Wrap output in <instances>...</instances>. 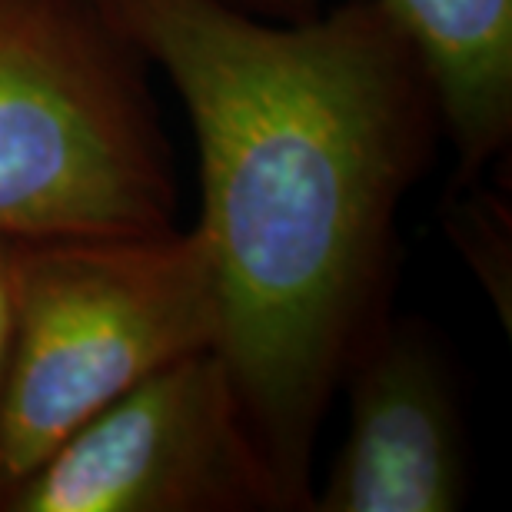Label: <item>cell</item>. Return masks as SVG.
Returning <instances> with one entry per match:
<instances>
[{
	"label": "cell",
	"mask_w": 512,
	"mask_h": 512,
	"mask_svg": "<svg viewBox=\"0 0 512 512\" xmlns=\"http://www.w3.org/2000/svg\"><path fill=\"white\" fill-rule=\"evenodd\" d=\"M237 4L256 10V14H270V17H303L320 10V0H237Z\"/></svg>",
	"instance_id": "obj_8"
},
{
	"label": "cell",
	"mask_w": 512,
	"mask_h": 512,
	"mask_svg": "<svg viewBox=\"0 0 512 512\" xmlns=\"http://www.w3.org/2000/svg\"><path fill=\"white\" fill-rule=\"evenodd\" d=\"M197 230L14 240V326L0 363V509L87 419L180 356L217 350Z\"/></svg>",
	"instance_id": "obj_2"
},
{
	"label": "cell",
	"mask_w": 512,
	"mask_h": 512,
	"mask_svg": "<svg viewBox=\"0 0 512 512\" xmlns=\"http://www.w3.org/2000/svg\"><path fill=\"white\" fill-rule=\"evenodd\" d=\"M140 64L90 0H0V237L173 227Z\"/></svg>",
	"instance_id": "obj_3"
},
{
	"label": "cell",
	"mask_w": 512,
	"mask_h": 512,
	"mask_svg": "<svg viewBox=\"0 0 512 512\" xmlns=\"http://www.w3.org/2000/svg\"><path fill=\"white\" fill-rule=\"evenodd\" d=\"M423 70L463 173L483 170L512 133V0H370Z\"/></svg>",
	"instance_id": "obj_6"
},
{
	"label": "cell",
	"mask_w": 512,
	"mask_h": 512,
	"mask_svg": "<svg viewBox=\"0 0 512 512\" xmlns=\"http://www.w3.org/2000/svg\"><path fill=\"white\" fill-rule=\"evenodd\" d=\"M350 426L316 512H453L466 449L446 366L416 333L376 323L350 360Z\"/></svg>",
	"instance_id": "obj_5"
},
{
	"label": "cell",
	"mask_w": 512,
	"mask_h": 512,
	"mask_svg": "<svg viewBox=\"0 0 512 512\" xmlns=\"http://www.w3.org/2000/svg\"><path fill=\"white\" fill-rule=\"evenodd\" d=\"M90 4L187 110L217 353L286 503L310 509L316 433L380 323L396 210L436 117L423 70L370 0L303 17Z\"/></svg>",
	"instance_id": "obj_1"
},
{
	"label": "cell",
	"mask_w": 512,
	"mask_h": 512,
	"mask_svg": "<svg viewBox=\"0 0 512 512\" xmlns=\"http://www.w3.org/2000/svg\"><path fill=\"white\" fill-rule=\"evenodd\" d=\"M14 326V240L0 237V363Z\"/></svg>",
	"instance_id": "obj_7"
},
{
	"label": "cell",
	"mask_w": 512,
	"mask_h": 512,
	"mask_svg": "<svg viewBox=\"0 0 512 512\" xmlns=\"http://www.w3.org/2000/svg\"><path fill=\"white\" fill-rule=\"evenodd\" d=\"M290 509L217 350L180 356L70 433L0 512Z\"/></svg>",
	"instance_id": "obj_4"
}]
</instances>
